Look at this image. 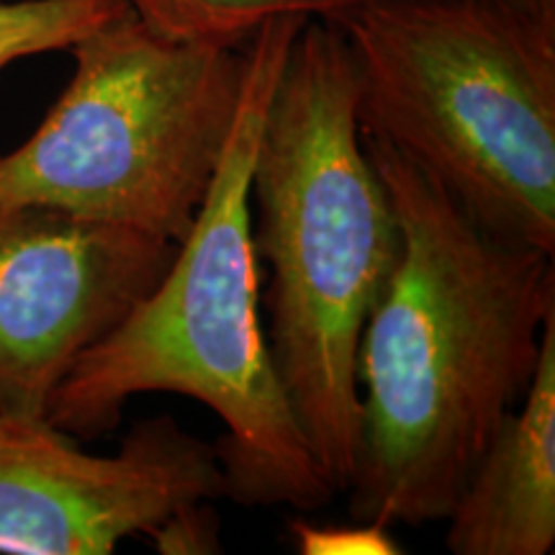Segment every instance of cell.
<instances>
[{
	"label": "cell",
	"instance_id": "obj_11",
	"mask_svg": "<svg viewBox=\"0 0 555 555\" xmlns=\"http://www.w3.org/2000/svg\"><path fill=\"white\" fill-rule=\"evenodd\" d=\"M296 551L304 555H393L401 553L397 540L386 525L360 522L352 525H309L291 522Z\"/></svg>",
	"mask_w": 555,
	"mask_h": 555
},
{
	"label": "cell",
	"instance_id": "obj_7",
	"mask_svg": "<svg viewBox=\"0 0 555 555\" xmlns=\"http://www.w3.org/2000/svg\"><path fill=\"white\" fill-rule=\"evenodd\" d=\"M224 489L211 442L170 416L139 422L114 455L86 453L50 420L0 416V553L108 555Z\"/></svg>",
	"mask_w": 555,
	"mask_h": 555
},
{
	"label": "cell",
	"instance_id": "obj_10",
	"mask_svg": "<svg viewBox=\"0 0 555 555\" xmlns=\"http://www.w3.org/2000/svg\"><path fill=\"white\" fill-rule=\"evenodd\" d=\"M124 9V0H0V73L21 60L67 52Z\"/></svg>",
	"mask_w": 555,
	"mask_h": 555
},
{
	"label": "cell",
	"instance_id": "obj_2",
	"mask_svg": "<svg viewBox=\"0 0 555 555\" xmlns=\"http://www.w3.org/2000/svg\"><path fill=\"white\" fill-rule=\"evenodd\" d=\"M307 18L275 16L245 41L237 116L196 221L155 288L82 352L47 420L78 440L101 437L119 427L134 397L180 393L224 422L214 450L227 499L314 512L337 494L319 474L270 358L249 193L270 95Z\"/></svg>",
	"mask_w": 555,
	"mask_h": 555
},
{
	"label": "cell",
	"instance_id": "obj_6",
	"mask_svg": "<svg viewBox=\"0 0 555 555\" xmlns=\"http://www.w3.org/2000/svg\"><path fill=\"white\" fill-rule=\"evenodd\" d=\"M172 242L41 204H0V416L47 420L67 373L165 275Z\"/></svg>",
	"mask_w": 555,
	"mask_h": 555
},
{
	"label": "cell",
	"instance_id": "obj_1",
	"mask_svg": "<svg viewBox=\"0 0 555 555\" xmlns=\"http://www.w3.org/2000/svg\"><path fill=\"white\" fill-rule=\"evenodd\" d=\"M399 219L397 266L358 352L360 522H442L535 376L555 317V255L496 237L446 189L363 134Z\"/></svg>",
	"mask_w": 555,
	"mask_h": 555
},
{
	"label": "cell",
	"instance_id": "obj_9",
	"mask_svg": "<svg viewBox=\"0 0 555 555\" xmlns=\"http://www.w3.org/2000/svg\"><path fill=\"white\" fill-rule=\"evenodd\" d=\"M165 37L242 47L275 16L332 18L363 0H124Z\"/></svg>",
	"mask_w": 555,
	"mask_h": 555
},
{
	"label": "cell",
	"instance_id": "obj_5",
	"mask_svg": "<svg viewBox=\"0 0 555 555\" xmlns=\"http://www.w3.org/2000/svg\"><path fill=\"white\" fill-rule=\"evenodd\" d=\"M73 78L0 155V204H41L178 245L217 176L245 44L185 41L124 9L75 41Z\"/></svg>",
	"mask_w": 555,
	"mask_h": 555
},
{
	"label": "cell",
	"instance_id": "obj_12",
	"mask_svg": "<svg viewBox=\"0 0 555 555\" xmlns=\"http://www.w3.org/2000/svg\"><path fill=\"white\" fill-rule=\"evenodd\" d=\"M152 547L163 555H204L219 553V515L211 502L180 506L147 532Z\"/></svg>",
	"mask_w": 555,
	"mask_h": 555
},
{
	"label": "cell",
	"instance_id": "obj_4",
	"mask_svg": "<svg viewBox=\"0 0 555 555\" xmlns=\"http://www.w3.org/2000/svg\"><path fill=\"white\" fill-rule=\"evenodd\" d=\"M330 21L363 134L496 237L555 255V0H363Z\"/></svg>",
	"mask_w": 555,
	"mask_h": 555
},
{
	"label": "cell",
	"instance_id": "obj_3",
	"mask_svg": "<svg viewBox=\"0 0 555 555\" xmlns=\"http://www.w3.org/2000/svg\"><path fill=\"white\" fill-rule=\"evenodd\" d=\"M249 193L270 358L319 474L343 494L360 433V339L401 232L363 144L356 67L335 21L307 18L291 41Z\"/></svg>",
	"mask_w": 555,
	"mask_h": 555
},
{
	"label": "cell",
	"instance_id": "obj_8",
	"mask_svg": "<svg viewBox=\"0 0 555 555\" xmlns=\"http://www.w3.org/2000/svg\"><path fill=\"white\" fill-rule=\"evenodd\" d=\"M455 555H547L555 545V317L532 384L491 442L450 515Z\"/></svg>",
	"mask_w": 555,
	"mask_h": 555
}]
</instances>
